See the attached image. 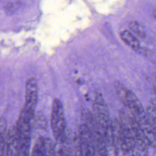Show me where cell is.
<instances>
[{
	"label": "cell",
	"instance_id": "obj_15",
	"mask_svg": "<svg viewBox=\"0 0 156 156\" xmlns=\"http://www.w3.org/2000/svg\"><path fill=\"white\" fill-rule=\"evenodd\" d=\"M152 105H153V106L156 108V99H155L154 100H153V101H152Z\"/></svg>",
	"mask_w": 156,
	"mask_h": 156
},
{
	"label": "cell",
	"instance_id": "obj_10",
	"mask_svg": "<svg viewBox=\"0 0 156 156\" xmlns=\"http://www.w3.org/2000/svg\"><path fill=\"white\" fill-rule=\"evenodd\" d=\"M31 156H45L44 138L39 137L35 143Z\"/></svg>",
	"mask_w": 156,
	"mask_h": 156
},
{
	"label": "cell",
	"instance_id": "obj_1",
	"mask_svg": "<svg viewBox=\"0 0 156 156\" xmlns=\"http://www.w3.org/2000/svg\"><path fill=\"white\" fill-rule=\"evenodd\" d=\"M32 119L23 110L18 117L16 127L18 144V156H29L30 145Z\"/></svg>",
	"mask_w": 156,
	"mask_h": 156
},
{
	"label": "cell",
	"instance_id": "obj_2",
	"mask_svg": "<svg viewBox=\"0 0 156 156\" xmlns=\"http://www.w3.org/2000/svg\"><path fill=\"white\" fill-rule=\"evenodd\" d=\"M51 125L55 140L66 133V121L63 106L60 101L55 98L52 102Z\"/></svg>",
	"mask_w": 156,
	"mask_h": 156
},
{
	"label": "cell",
	"instance_id": "obj_12",
	"mask_svg": "<svg viewBox=\"0 0 156 156\" xmlns=\"http://www.w3.org/2000/svg\"><path fill=\"white\" fill-rule=\"evenodd\" d=\"M146 112L156 135V108L151 105L147 107Z\"/></svg>",
	"mask_w": 156,
	"mask_h": 156
},
{
	"label": "cell",
	"instance_id": "obj_7",
	"mask_svg": "<svg viewBox=\"0 0 156 156\" xmlns=\"http://www.w3.org/2000/svg\"><path fill=\"white\" fill-rule=\"evenodd\" d=\"M120 37L123 42L132 49L138 52H141V47L136 37L130 30H124L120 32Z\"/></svg>",
	"mask_w": 156,
	"mask_h": 156
},
{
	"label": "cell",
	"instance_id": "obj_14",
	"mask_svg": "<svg viewBox=\"0 0 156 156\" xmlns=\"http://www.w3.org/2000/svg\"><path fill=\"white\" fill-rule=\"evenodd\" d=\"M20 5V1H13L9 2L4 7V10L7 15H12L19 9Z\"/></svg>",
	"mask_w": 156,
	"mask_h": 156
},
{
	"label": "cell",
	"instance_id": "obj_6",
	"mask_svg": "<svg viewBox=\"0 0 156 156\" xmlns=\"http://www.w3.org/2000/svg\"><path fill=\"white\" fill-rule=\"evenodd\" d=\"M66 133L60 138L55 140V156H69L71 147V137Z\"/></svg>",
	"mask_w": 156,
	"mask_h": 156
},
{
	"label": "cell",
	"instance_id": "obj_13",
	"mask_svg": "<svg viewBox=\"0 0 156 156\" xmlns=\"http://www.w3.org/2000/svg\"><path fill=\"white\" fill-rule=\"evenodd\" d=\"M45 156H55V144L49 138H44Z\"/></svg>",
	"mask_w": 156,
	"mask_h": 156
},
{
	"label": "cell",
	"instance_id": "obj_9",
	"mask_svg": "<svg viewBox=\"0 0 156 156\" xmlns=\"http://www.w3.org/2000/svg\"><path fill=\"white\" fill-rule=\"evenodd\" d=\"M114 89L116 95L119 101L126 106V96L128 90L127 87L121 82L115 81L114 83Z\"/></svg>",
	"mask_w": 156,
	"mask_h": 156
},
{
	"label": "cell",
	"instance_id": "obj_3",
	"mask_svg": "<svg viewBox=\"0 0 156 156\" xmlns=\"http://www.w3.org/2000/svg\"><path fill=\"white\" fill-rule=\"evenodd\" d=\"M25 92V103L22 110L32 119L38 98L37 83L35 78L30 77L27 80Z\"/></svg>",
	"mask_w": 156,
	"mask_h": 156
},
{
	"label": "cell",
	"instance_id": "obj_16",
	"mask_svg": "<svg viewBox=\"0 0 156 156\" xmlns=\"http://www.w3.org/2000/svg\"><path fill=\"white\" fill-rule=\"evenodd\" d=\"M153 16L155 18V20H156V9L153 11Z\"/></svg>",
	"mask_w": 156,
	"mask_h": 156
},
{
	"label": "cell",
	"instance_id": "obj_4",
	"mask_svg": "<svg viewBox=\"0 0 156 156\" xmlns=\"http://www.w3.org/2000/svg\"><path fill=\"white\" fill-rule=\"evenodd\" d=\"M81 156H94V143L93 134L85 124L80 126L78 132Z\"/></svg>",
	"mask_w": 156,
	"mask_h": 156
},
{
	"label": "cell",
	"instance_id": "obj_11",
	"mask_svg": "<svg viewBox=\"0 0 156 156\" xmlns=\"http://www.w3.org/2000/svg\"><path fill=\"white\" fill-rule=\"evenodd\" d=\"M129 28L130 29V32L132 34H135L134 35H137L141 38L146 37V32L143 26L138 23L136 21H131L129 24Z\"/></svg>",
	"mask_w": 156,
	"mask_h": 156
},
{
	"label": "cell",
	"instance_id": "obj_8",
	"mask_svg": "<svg viewBox=\"0 0 156 156\" xmlns=\"http://www.w3.org/2000/svg\"><path fill=\"white\" fill-rule=\"evenodd\" d=\"M7 123L4 117L0 118V156H5L7 136Z\"/></svg>",
	"mask_w": 156,
	"mask_h": 156
},
{
	"label": "cell",
	"instance_id": "obj_5",
	"mask_svg": "<svg viewBox=\"0 0 156 156\" xmlns=\"http://www.w3.org/2000/svg\"><path fill=\"white\" fill-rule=\"evenodd\" d=\"M5 156H18V144L15 126L10 127L7 133Z\"/></svg>",
	"mask_w": 156,
	"mask_h": 156
},
{
	"label": "cell",
	"instance_id": "obj_17",
	"mask_svg": "<svg viewBox=\"0 0 156 156\" xmlns=\"http://www.w3.org/2000/svg\"><path fill=\"white\" fill-rule=\"evenodd\" d=\"M155 94H156V88H155Z\"/></svg>",
	"mask_w": 156,
	"mask_h": 156
}]
</instances>
